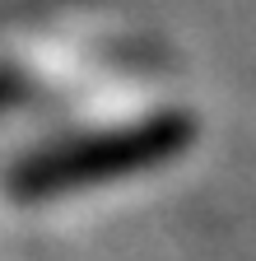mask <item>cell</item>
I'll list each match as a JSON object with an SVG mask.
<instances>
[{
  "instance_id": "6da1fadb",
  "label": "cell",
  "mask_w": 256,
  "mask_h": 261,
  "mask_svg": "<svg viewBox=\"0 0 256 261\" xmlns=\"http://www.w3.org/2000/svg\"><path fill=\"white\" fill-rule=\"evenodd\" d=\"M191 136H196V126L182 112H163V117L131 121L117 130H93V136L61 140V145L28 154L14 168L10 187L19 201H47V196H61V191L98 187V182L168 163L173 154H182L191 145Z\"/></svg>"
}]
</instances>
